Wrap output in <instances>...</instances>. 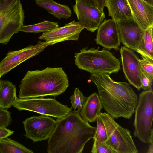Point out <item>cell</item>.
<instances>
[{
	"instance_id": "cell-1",
	"label": "cell",
	"mask_w": 153,
	"mask_h": 153,
	"mask_svg": "<svg viewBox=\"0 0 153 153\" xmlns=\"http://www.w3.org/2000/svg\"><path fill=\"white\" fill-rule=\"evenodd\" d=\"M56 121L48 141V153H81L86 143L93 138L96 130V127L82 118L78 110H72Z\"/></svg>"
},
{
	"instance_id": "cell-2",
	"label": "cell",
	"mask_w": 153,
	"mask_h": 153,
	"mask_svg": "<svg viewBox=\"0 0 153 153\" xmlns=\"http://www.w3.org/2000/svg\"><path fill=\"white\" fill-rule=\"evenodd\" d=\"M109 75L91 74L90 76L97 87L102 108L113 118L129 119L136 107L138 96L129 84L114 81Z\"/></svg>"
},
{
	"instance_id": "cell-3",
	"label": "cell",
	"mask_w": 153,
	"mask_h": 153,
	"mask_svg": "<svg viewBox=\"0 0 153 153\" xmlns=\"http://www.w3.org/2000/svg\"><path fill=\"white\" fill-rule=\"evenodd\" d=\"M69 85L67 75L61 67L29 71L21 82L19 97L56 96L64 92Z\"/></svg>"
},
{
	"instance_id": "cell-4",
	"label": "cell",
	"mask_w": 153,
	"mask_h": 153,
	"mask_svg": "<svg viewBox=\"0 0 153 153\" xmlns=\"http://www.w3.org/2000/svg\"><path fill=\"white\" fill-rule=\"evenodd\" d=\"M75 54V64L80 69L91 74L109 75L118 72L120 69V62L109 50L93 48H83Z\"/></svg>"
},
{
	"instance_id": "cell-5",
	"label": "cell",
	"mask_w": 153,
	"mask_h": 153,
	"mask_svg": "<svg viewBox=\"0 0 153 153\" xmlns=\"http://www.w3.org/2000/svg\"><path fill=\"white\" fill-rule=\"evenodd\" d=\"M24 13L20 0H5L0 8V44H7L24 25Z\"/></svg>"
},
{
	"instance_id": "cell-6",
	"label": "cell",
	"mask_w": 153,
	"mask_h": 153,
	"mask_svg": "<svg viewBox=\"0 0 153 153\" xmlns=\"http://www.w3.org/2000/svg\"><path fill=\"white\" fill-rule=\"evenodd\" d=\"M134 125L135 137L142 142L148 143L152 132L153 118V92L145 91L140 94L135 110Z\"/></svg>"
},
{
	"instance_id": "cell-7",
	"label": "cell",
	"mask_w": 153,
	"mask_h": 153,
	"mask_svg": "<svg viewBox=\"0 0 153 153\" xmlns=\"http://www.w3.org/2000/svg\"><path fill=\"white\" fill-rule=\"evenodd\" d=\"M100 117L106 128L107 138L105 143L117 153L138 152L130 131L115 121L107 113H101Z\"/></svg>"
},
{
	"instance_id": "cell-8",
	"label": "cell",
	"mask_w": 153,
	"mask_h": 153,
	"mask_svg": "<svg viewBox=\"0 0 153 153\" xmlns=\"http://www.w3.org/2000/svg\"><path fill=\"white\" fill-rule=\"evenodd\" d=\"M13 106L19 111L27 110L49 116L57 119L63 118L72 110L55 98H34L20 99L17 97Z\"/></svg>"
},
{
	"instance_id": "cell-9",
	"label": "cell",
	"mask_w": 153,
	"mask_h": 153,
	"mask_svg": "<svg viewBox=\"0 0 153 153\" xmlns=\"http://www.w3.org/2000/svg\"><path fill=\"white\" fill-rule=\"evenodd\" d=\"M22 123L24 135L35 142L48 139L55 128L56 121L48 116L42 115L27 118Z\"/></svg>"
},
{
	"instance_id": "cell-10",
	"label": "cell",
	"mask_w": 153,
	"mask_h": 153,
	"mask_svg": "<svg viewBox=\"0 0 153 153\" xmlns=\"http://www.w3.org/2000/svg\"><path fill=\"white\" fill-rule=\"evenodd\" d=\"M50 44L39 41L35 45L29 46L19 50L9 51L0 62V77L16 66L43 51Z\"/></svg>"
},
{
	"instance_id": "cell-11",
	"label": "cell",
	"mask_w": 153,
	"mask_h": 153,
	"mask_svg": "<svg viewBox=\"0 0 153 153\" xmlns=\"http://www.w3.org/2000/svg\"><path fill=\"white\" fill-rule=\"evenodd\" d=\"M123 73L130 84L139 90L141 88L142 74L139 58L134 52L125 46L120 49Z\"/></svg>"
},
{
	"instance_id": "cell-12",
	"label": "cell",
	"mask_w": 153,
	"mask_h": 153,
	"mask_svg": "<svg viewBox=\"0 0 153 153\" xmlns=\"http://www.w3.org/2000/svg\"><path fill=\"white\" fill-rule=\"evenodd\" d=\"M73 8L78 22L87 30L92 32L97 29L105 18L104 12L80 1L76 2Z\"/></svg>"
},
{
	"instance_id": "cell-13",
	"label": "cell",
	"mask_w": 153,
	"mask_h": 153,
	"mask_svg": "<svg viewBox=\"0 0 153 153\" xmlns=\"http://www.w3.org/2000/svg\"><path fill=\"white\" fill-rule=\"evenodd\" d=\"M120 42L126 47L135 51L142 39L144 30L133 18L117 22Z\"/></svg>"
},
{
	"instance_id": "cell-14",
	"label": "cell",
	"mask_w": 153,
	"mask_h": 153,
	"mask_svg": "<svg viewBox=\"0 0 153 153\" xmlns=\"http://www.w3.org/2000/svg\"><path fill=\"white\" fill-rule=\"evenodd\" d=\"M84 27L78 22L74 20L52 30L43 33L38 38L45 40L50 45L66 40H78Z\"/></svg>"
},
{
	"instance_id": "cell-15",
	"label": "cell",
	"mask_w": 153,
	"mask_h": 153,
	"mask_svg": "<svg viewBox=\"0 0 153 153\" xmlns=\"http://www.w3.org/2000/svg\"><path fill=\"white\" fill-rule=\"evenodd\" d=\"M97 29L95 39L97 44L108 50H119L121 42L116 21L112 19L105 20L100 25Z\"/></svg>"
},
{
	"instance_id": "cell-16",
	"label": "cell",
	"mask_w": 153,
	"mask_h": 153,
	"mask_svg": "<svg viewBox=\"0 0 153 153\" xmlns=\"http://www.w3.org/2000/svg\"><path fill=\"white\" fill-rule=\"evenodd\" d=\"M133 18L144 31L153 27V6L143 0H127Z\"/></svg>"
},
{
	"instance_id": "cell-17",
	"label": "cell",
	"mask_w": 153,
	"mask_h": 153,
	"mask_svg": "<svg viewBox=\"0 0 153 153\" xmlns=\"http://www.w3.org/2000/svg\"><path fill=\"white\" fill-rule=\"evenodd\" d=\"M102 108L99 95L94 93L87 97L79 113L86 121L93 122L96 120Z\"/></svg>"
},
{
	"instance_id": "cell-18",
	"label": "cell",
	"mask_w": 153,
	"mask_h": 153,
	"mask_svg": "<svg viewBox=\"0 0 153 153\" xmlns=\"http://www.w3.org/2000/svg\"><path fill=\"white\" fill-rule=\"evenodd\" d=\"M105 6L108 10L109 16L116 22L133 18L127 0H106Z\"/></svg>"
},
{
	"instance_id": "cell-19",
	"label": "cell",
	"mask_w": 153,
	"mask_h": 153,
	"mask_svg": "<svg viewBox=\"0 0 153 153\" xmlns=\"http://www.w3.org/2000/svg\"><path fill=\"white\" fill-rule=\"evenodd\" d=\"M36 5L46 10L48 13L59 19H68L72 12L67 6L58 3L53 0H35Z\"/></svg>"
},
{
	"instance_id": "cell-20",
	"label": "cell",
	"mask_w": 153,
	"mask_h": 153,
	"mask_svg": "<svg viewBox=\"0 0 153 153\" xmlns=\"http://www.w3.org/2000/svg\"><path fill=\"white\" fill-rule=\"evenodd\" d=\"M15 85L11 82L0 80V107L10 108L17 97Z\"/></svg>"
},
{
	"instance_id": "cell-21",
	"label": "cell",
	"mask_w": 153,
	"mask_h": 153,
	"mask_svg": "<svg viewBox=\"0 0 153 153\" xmlns=\"http://www.w3.org/2000/svg\"><path fill=\"white\" fill-rule=\"evenodd\" d=\"M153 27L144 31L141 42L135 51L144 58L153 62Z\"/></svg>"
},
{
	"instance_id": "cell-22",
	"label": "cell",
	"mask_w": 153,
	"mask_h": 153,
	"mask_svg": "<svg viewBox=\"0 0 153 153\" xmlns=\"http://www.w3.org/2000/svg\"><path fill=\"white\" fill-rule=\"evenodd\" d=\"M21 143L10 138L0 140V153H33Z\"/></svg>"
},
{
	"instance_id": "cell-23",
	"label": "cell",
	"mask_w": 153,
	"mask_h": 153,
	"mask_svg": "<svg viewBox=\"0 0 153 153\" xmlns=\"http://www.w3.org/2000/svg\"><path fill=\"white\" fill-rule=\"evenodd\" d=\"M57 22L48 21L33 25L22 26L19 31L26 33H45L50 31L59 27Z\"/></svg>"
},
{
	"instance_id": "cell-24",
	"label": "cell",
	"mask_w": 153,
	"mask_h": 153,
	"mask_svg": "<svg viewBox=\"0 0 153 153\" xmlns=\"http://www.w3.org/2000/svg\"><path fill=\"white\" fill-rule=\"evenodd\" d=\"M87 97L85 96L78 88H76L74 94L70 98L72 107L74 110L77 109L79 112L81 109Z\"/></svg>"
},
{
	"instance_id": "cell-25",
	"label": "cell",
	"mask_w": 153,
	"mask_h": 153,
	"mask_svg": "<svg viewBox=\"0 0 153 153\" xmlns=\"http://www.w3.org/2000/svg\"><path fill=\"white\" fill-rule=\"evenodd\" d=\"M97 126L94 140L100 142H105L107 140V133L104 124L101 119L98 116L96 120Z\"/></svg>"
},
{
	"instance_id": "cell-26",
	"label": "cell",
	"mask_w": 153,
	"mask_h": 153,
	"mask_svg": "<svg viewBox=\"0 0 153 153\" xmlns=\"http://www.w3.org/2000/svg\"><path fill=\"white\" fill-rule=\"evenodd\" d=\"M91 152L92 153H117L106 143L105 142H100L94 140Z\"/></svg>"
},
{
	"instance_id": "cell-27",
	"label": "cell",
	"mask_w": 153,
	"mask_h": 153,
	"mask_svg": "<svg viewBox=\"0 0 153 153\" xmlns=\"http://www.w3.org/2000/svg\"><path fill=\"white\" fill-rule=\"evenodd\" d=\"M139 61L142 73L153 80V62L144 58Z\"/></svg>"
},
{
	"instance_id": "cell-28",
	"label": "cell",
	"mask_w": 153,
	"mask_h": 153,
	"mask_svg": "<svg viewBox=\"0 0 153 153\" xmlns=\"http://www.w3.org/2000/svg\"><path fill=\"white\" fill-rule=\"evenodd\" d=\"M12 121L11 113L7 109L0 107V128L7 127L11 123Z\"/></svg>"
},
{
	"instance_id": "cell-29",
	"label": "cell",
	"mask_w": 153,
	"mask_h": 153,
	"mask_svg": "<svg viewBox=\"0 0 153 153\" xmlns=\"http://www.w3.org/2000/svg\"><path fill=\"white\" fill-rule=\"evenodd\" d=\"M153 80L142 73L141 79V88L145 91H152Z\"/></svg>"
},
{
	"instance_id": "cell-30",
	"label": "cell",
	"mask_w": 153,
	"mask_h": 153,
	"mask_svg": "<svg viewBox=\"0 0 153 153\" xmlns=\"http://www.w3.org/2000/svg\"><path fill=\"white\" fill-rule=\"evenodd\" d=\"M14 132V131L7 129L6 127L0 128V140L8 137Z\"/></svg>"
},
{
	"instance_id": "cell-31",
	"label": "cell",
	"mask_w": 153,
	"mask_h": 153,
	"mask_svg": "<svg viewBox=\"0 0 153 153\" xmlns=\"http://www.w3.org/2000/svg\"><path fill=\"white\" fill-rule=\"evenodd\" d=\"M106 0H94L96 7L102 12H103Z\"/></svg>"
},
{
	"instance_id": "cell-32",
	"label": "cell",
	"mask_w": 153,
	"mask_h": 153,
	"mask_svg": "<svg viewBox=\"0 0 153 153\" xmlns=\"http://www.w3.org/2000/svg\"><path fill=\"white\" fill-rule=\"evenodd\" d=\"M149 147L147 153H153V131L152 132L148 143Z\"/></svg>"
},
{
	"instance_id": "cell-33",
	"label": "cell",
	"mask_w": 153,
	"mask_h": 153,
	"mask_svg": "<svg viewBox=\"0 0 153 153\" xmlns=\"http://www.w3.org/2000/svg\"><path fill=\"white\" fill-rule=\"evenodd\" d=\"M75 1L76 2L80 1L87 5L96 7L94 0H75Z\"/></svg>"
},
{
	"instance_id": "cell-34",
	"label": "cell",
	"mask_w": 153,
	"mask_h": 153,
	"mask_svg": "<svg viewBox=\"0 0 153 153\" xmlns=\"http://www.w3.org/2000/svg\"><path fill=\"white\" fill-rule=\"evenodd\" d=\"M150 5L153 6V0H143Z\"/></svg>"
},
{
	"instance_id": "cell-35",
	"label": "cell",
	"mask_w": 153,
	"mask_h": 153,
	"mask_svg": "<svg viewBox=\"0 0 153 153\" xmlns=\"http://www.w3.org/2000/svg\"><path fill=\"white\" fill-rule=\"evenodd\" d=\"M4 0H0V8L2 5V4Z\"/></svg>"
}]
</instances>
